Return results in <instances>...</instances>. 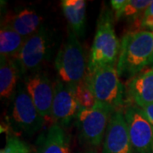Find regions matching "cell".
<instances>
[{
    "instance_id": "1",
    "label": "cell",
    "mask_w": 153,
    "mask_h": 153,
    "mask_svg": "<svg viewBox=\"0 0 153 153\" xmlns=\"http://www.w3.org/2000/svg\"><path fill=\"white\" fill-rule=\"evenodd\" d=\"M153 55V32L138 30L123 36L117 64L119 76L130 78L151 66Z\"/></svg>"
},
{
    "instance_id": "2",
    "label": "cell",
    "mask_w": 153,
    "mask_h": 153,
    "mask_svg": "<svg viewBox=\"0 0 153 153\" xmlns=\"http://www.w3.org/2000/svg\"><path fill=\"white\" fill-rule=\"evenodd\" d=\"M120 51V44L113 25L112 13L105 8L99 17L96 33L88 62L87 75L98 69L115 66Z\"/></svg>"
},
{
    "instance_id": "3",
    "label": "cell",
    "mask_w": 153,
    "mask_h": 153,
    "mask_svg": "<svg viewBox=\"0 0 153 153\" xmlns=\"http://www.w3.org/2000/svg\"><path fill=\"white\" fill-rule=\"evenodd\" d=\"M55 69L58 79L74 89L86 77L88 65L84 51L71 29L56 56Z\"/></svg>"
},
{
    "instance_id": "4",
    "label": "cell",
    "mask_w": 153,
    "mask_h": 153,
    "mask_svg": "<svg viewBox=\"0 0 153 153\" xmlns=\"http://www.w3.org/2000/svg\"><path fill=\"white\" fill-rule=\"evenodd\" d=\"M119 77L116 66L102 67L85 77L96 103L112 111L122 110L124 105V87Z\"/></svg>"
},
{
    "instance_id": "5",
    "label": "cell",
    "mask_w": 153,
    "mask_h": 153,
    "mask_svg": "<svg viewBox=\"0 0 153 153\" xmlns=\"http://www.w3.org/2000/svg\"><path fill=\"white\" fill-rule=\"evenodd\" d=\"M51 48V38L44 26L38 33L26 39L21 51L14 59L21 75L38 71L45 60L49 58Z\"/></svg>"
},
{
    "instance_id": "6",
    "label": "cell",
    "mask_w": 153,
    "mask_h": 153,
    "mask_svg": "<svg viewBox=\"0 0 153 153\" xmlns=\"http://www.w3.org/2000/svg\"><path fill=\"white\" fill-rule=\"evenodd\" d=\"M112 112L108 107L99 103H95L92 108L80 110L75 121L82 141L93 146H100L105 138Z\"/></svg>"
},
{
    "instance_id": "7",
    "label": "cell",
    "mask_w": 153,
    "mask_h": 153,
    "mask_svg": "<svg viewBox=\"0 0 153 153\" xmlns=\"http://www.w3.org/2000/svg\"><path fill=\"white\" fill-rule=\"evenodd\" d=\"M12 119L19 129L28 134L39 131L44 125V118L38 112L26 86L19 84L13 101Z\"/></svg>"
},
{
    "instance_id": "8",
    "label": "cell",
    "mask_w": 153,
    "mask_h": 153,
    "mask_svg": "<svg viewBox=\"0 0 153 153\" xmlns=\"http://www.w3.org/2000/svg\"><path fill=\"white\" fill-rule=\"evenodd\" d=\"M124 116L134 153H153V128L142 109L129 105Z\"/></svg>"
},
{
    "instance_id": "9",
    "label": "cell",
    "mask_w": 153,
    "mask_h": 153,
    "mask_svg": "<svg viewBox=\"0 0 153 153\" xmlns=\"http://www.w3.org/2000/svg\"><path fill=\"white\" fill-rule=\"evenodd\" d=\"M82 107L78 103L73 88L57 79L51 111V120L61 127L68 126L75 120Z\"/></svg>"
},
{
    "instance_id": "10",
    "label": "cell",
    "mask_w": 153,
    "mask_h": 153,
    "mask_svg": "<svg viewBox=\"0 0 153 153\" xmlns=\"http://www.w3.org/2000/svg\"><path fill=\"white\" fill-rule=\"evenodd\" d=\"M25 86L36 108L44 120L51 119L55 85H53L48 75L40 71L32 73L26 77Z\"/></svg>"
},
{
    "instance_id": "11",
    "label": "cell",
    "mask_w": 153,
    "mask_h": 153,
    "mask_svg": "<svg viewBox=\"0 0 153 153\" xmlns=\"http://www.w3.org/2000/svg\"><path fill=\"white\" fill-rule=\"evenodd\" d=\"M102 153H134L123 109L115 111L111 115Z\"/></svg>"
},
{
    "instance_id": "12",
    "label": "cell",
    "mask_w": 153,
    "mask_h": 153,
    "mask_svg": "<svg viewBox=\"0 0 153 153\" xmlns=\"http://www.w3.org/2000/svg\"><path fill=\"white\" fill-rule=\"evenodd\" d=\"M128 98L140 108L153 104V67L132 77L127 86Z\"/></svg>"
},
{
    "instance_id": "13",
    "label": "cell",
    "mask_w": 153,
    "mask_h": 153,
    "mask_svg": "<svg viewBox=\"0 0 153 153\" xmlns=\"http://www.w3.org/2000/svg\"><path fill=\"white\" fill-rule=\"evenodd\" d=\"M43 18L38 12L29 8H25L9 15L4 24L13 28L22 38L27 39L38 33L42 27Z\"/></svg>"
},
{
    "instance_id": "14",
    "label": "cell",
    "mask_w": 153,
    "mask_h": 153,
    "mask_svg": "<svg viewBox=\"0 0 153 153\" xmlns=\"http://www.w3.org/2000/svg\"><path fill=\"white\" fill-rule=\"evenodd\" d=\"M38 153H71L70 138L61 127L53 123L41 137Z\"/></svg>"
},
{
    "instance_id": "15",
    "label": "cell",
    "mask_w": 153,
    "mask_h": 153,
    "mask_svg": "<svg viewBox=\"0 0 153 153\" xmlns=\"http://www.w3.org/2000/svg\"><path fill=\"white\" fill-rule=\"evenodd\" d=\"M86 6V2L83 0L61 1L63 14L76 37H82L85 31Z\"/></svg>"
},
{
    "instance_id": "16",
    "label": "cell",
    "mask_w": 153,
    "mask_h": 153,
    "mask_svg": "<svg viewBox=\"0 0 153 153\" xmlns=\"http://www.w3.org/2000/svg\"><path fill=\"white\" fill-rule=\"evenodd\" d=\"M21 71L14 59L1 57L0 66V95L9 100L15 92Z\"/></svg>"
},
{
    "instance_id": "17",
    "label": "cell",
    "mask_w": 153,
    "mask_h": 153,
    "mask_svg": "<svg viewBox=\"0 0 153 153\" xmlns=\"http://www.w3.org/2000/svg\"><path fill=\"white\" fill-rule=\"evenodd\" d=\"M26 39L13 29L2 24L0 30V55L1 57L15 59L21 51Z\"/></svg>"
},
{
    "instance_id": "18",
    "label": "cell",
    "mask_w": 153,
    "mask_h": 153,
    "mask_svg": "<svg viewBox=\"0 0 153 153\" xmlns=\"http://www.w3.org/2000/svg\"><path fill=\"white\" fill-rule=\"evenodd\" d=\"M152 3V0H127L120 10L115 12L116 19L126 18L130 21H135L140 16L142 17L144 12Z\"/></svg>"
},
{
    "instance_id": "19",
    "label": "cell",
    "mask_w": 153,
    "mask_h": 153,
    "mask_svg": "<svg viewBox=\"0 0 153 153\" xmlns=\"http://www.w3.org/2000/svg\"><path fill=\"white\" fill-rule=\"evenodd\" d=\"M75 94L76 100L82 108L88 109L94 106L96 100L86 79L82 80V82L76 85L75 88Z\"/></svg>"
},
{
    "instance_id": "20",
    "label": "cell",
    "mask_w": 153,
    "mask_h": 153,
    "mask_svg": "<svg viewBox=\"0 0 153 153\" xmlns=\"http://www.w3.org/2000/svg\"><path fill=\"white\" fill-rule=\"evenodd\" d=\"M1 153H31L28 146L17 137L8 138L5 146Z\"/></svg>"
},
{
    "instance_id": "21",
    "label": "cell",
    "mask_w": 153,
    "mask_h": 153,
    "mask_svg": "<svg viewBox=\"0 0 153 153\" xmlns=\"http://www.w3.org/2000/svg\"><path fill=\"white\" fill-rule=\"evenodd\" d=\"M140 27L145 28V30L153 32V1L140 18Z\"/></svg>"
},
{
    "instance_id": "22",
    "label": "cell",
    "mask_w": 153,
    "mask_h": 153,
    "mask_svg": "<svg viewBox=\"0 0 153 153\" xmlns=\"http://www.w3.org/2000/svg\"><path fill=\"white\" fill-rule=\"evenodd\" d=\"M141 109H142L146 117L147 118V120L149 121V123H151V125L153 128V104L146 105Z\"/></svg>"
},
{
    "instance_id": "23",
    "label": "cell",
    "mask_w": 153,
    "mask_h": 153,
    "mask_svg": "<svg viewBox=\"0 0 153 153\" xmlns=\"http://www.w3.org/2000/svg\"><path fill=\"white\" fill-rule=\"evenodd\" d=\"M127 0H112L111 1V5L112 7V9L114 10L115 12L120 10L123 7L125 4Z\"/></svg>"
},
{
    "instance_id": "24",
    "label": "cell",
    "mask_w": 153,
    "mask_h": 153,
    "mask_svg": "<svg viewBox=\"0 0 153 153\" xmlns=\"http://www.w3.org/2000/svg\"><path fill=\"white\" fill-rule=\"evenodd\" d=\"M77 153H96V152L94 150H88L85 152H77Z\"/></svg>"
},
{
    "instance_id": "25",
    "label": "cell",
    "mask_w": 153,
    "mask_h": 153,
    "mask_svg": "<svg viewBox=\"0 0 153 153\" xmlns=\"http://www.w3.org/2000/svg\"><path fill=\"white\" fill-rule=\"evenodd\" d=\"M151 67H153V55H152V63H151Z\"/></svg>"
}]
</instances>
